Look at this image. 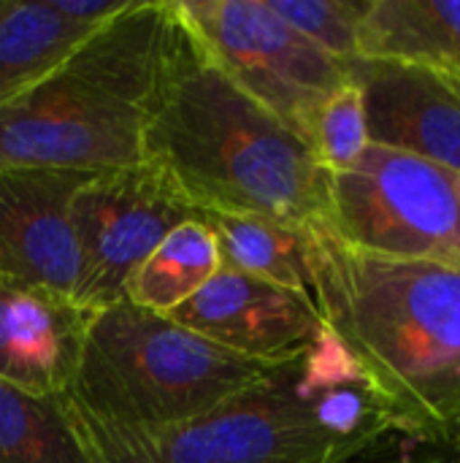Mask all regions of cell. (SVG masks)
I'll list each match as a JSON object with an SVG mask.
<instances>
[{
	"mask_svg": "<svg viewBox=\"0 0 460 463\" xmlns=\"http://www.w3.org/2000/svg\"><path fill=\"white\" fill-rule=\"evenodd\" d=\"M312 298L396 434L450 448L460 434V269L369 255L306 228Z\"/></svg>",
	"mask_w": 460,
	"mask_h": 463,
	"instance_id": "1",
	"label": "cell"
},
{
	"mask_svg": "<svg viewBox=\"0 0 460 463\" xmlns=\"http://www.w3.org/2000/svg\"><path fill=\"white\" fill-rule=\"evenodd\" d=\"M144 163L198 214L263 217L298 231L325 222L328 174L290 128L217 68L187 22L144 109Z\"/></svg>",
	"mask_w": 460,
	"mask_h": 463,
	"instance_id": "2",
	"label": "cell"
},
{
	"mask_svg": "<svg viewBox=\"0 0 460 463\" xmlns=\"http://www.w3.org/2000/svg\"><path fill=\"white\" fill-rule=\"evenodd\" d=\"M293 361L228 353L171 317L119 301L89 312L68 396L98 420L157 429L244 396Z\"/></svg>",
	"mask_w": 460,
	"mask_h": 463,
	"instance_id": "3",
	"label": "cell"
},
{
	"mask_svg": "<svg viewBox=\"0 0 460 463\" xmlns=\"http://www.w3.org/2000/svg\"><path fill=\"white\" fill-rule=\"evenodd\" d=\"M298 361L244 396L157 429L98 420L65 396L103 463H333L361 450L333 439L317 423L314 402L296 393Z\"/></svg>",
	"mask_w": 460,
	"mask_h": 463,
	"instance_id": "4",
	"label": "cell"
},
{
	"mask_svg": "<svg viewBox=\"0 0 460 463\" xmlns=\"http://www.w3.org/2000/svg\"><path fill=\"white\" fill-rule=\"evenodd\" d=\"M352 250L460 269V174L369 144L344 174H328L323 222Z\"/></svg>",
	"mask_w": 460,
	"mask_h": 463,
	"instance_id": "5",
	"label": "cell"
},
{
	"mask_svg": "<svg viewBox=\"0 0 460 463\" xmlns=\"http://www.w3.org/2000/svg\"><path fill=\"white\" fill-rule=\"evenodd\" d=\"M203 52L304 144L323 100L347 81V62L325 54L266 0H176Z\"/></svg>",
	"mask_w": 460,
	"mask_h": 463,
	"instance_id": "6",
	"label": "cell"
},
{
	"mask_svg": "<svg viewBox=\"0 0 460 463\" xmlns=\"http://www.w3.org/2000/svg\"><path fill=\"white\" fill-rule=\"evenodd\" d=\"M144 163V111L54 68L0 103V171H117Z\"/></svg>",
	"mask_w": 460,
	"mask_h": 463,
	"instance_id": "7",
	"label": "cell"
},
{
	"mask_svg": "<svg viewBox=\"0 0 460 463\" xmlns=\"http://www.w3.org/2000/svg\"><path fill=\"white\" fill-rule=\"evenodd\" d=\"M201 217L149 163L92 174L70 201L81 255L79 307L87 312L122 301L136 266L182 222Z\"/></svg>",
	"mask_w": 460,
	"mask_h": 463,
	"instance_id": "8",
	"label": "cell"
},
{
	"mask_svg": "<svg viewBox=\"0 0 460 463\" xmlns=\"http://www.w3.org/2000/svg\"><path fill=\"white\" fill-rule=\"evenodd\" d=\"M89 176L81 171H0V277L79 301L81 255L70 201Z\"/></svg>",
	"mask_w": 460,
	"mask_h": 463,
	"instance_id": "9",
	"label": "cell"
},
{
	"mask_svg": "<svg viewBox=\"0 0 460 463\" xmlns=\"http://www.w3.org/2000/svg\"><path fill=\"white\" fill-rule=\"evenodd\" d=\"M168 317L222 350L255 361H293L323 328L312 296L230 269H220Z\"/></svg>",
	"mask_w": 460,
	"mask_h": 463,
	"instance_id": "10",
	"label": "cell"
},
{
	"mask_svg": "<svg viewBox=\"0 0 460 463\" xmlns=\"http://www.w3.org/2000/svg\"><path fill=\"white\" fill-rule=\"evenodd\" d=\"M347 76L361 87L369 141L418 155L460 174V81L409 62L352 60Z\"/></svg>",
	"mask_w": 460,
	"mask_h": 463,
	"instance_id": "11",
	"label": "cell"
},
{
	"mask_svg": "<svg viewBox=\"0 0 460 463\" xmlns=\"http://www.w3.org/2000/svg\"><path fill=\"white\" fill-rule=\"evenodd\" d=\"M87 320L73 301L0 277V383L33 396L68 393Z\"/></svg>",
	"mask_w": 460,
	"mask_h": 463,
	"instance_id": "12",
	"label": "cell"
},
{
	"mask_svg": "<svg viewBox=\"0 0 460 463\" xmlns=\"http://www.w3.org/2000/svg\"><path fill=\"white\" fill-rule=\"evenodd\" d=\"M358 57L423 65L460 81V0H369Z\"/></svg>",
	"mask_w": 460,
	"mask_h": 463,
	"instance_id": "13",
	"label": "cell"
},
{
	"mask_svg": "<svg viewBox=\"0 0 460 463\" xmlns=\"http://www.w3.org/2000/svg\"><path fill=\"white\" fill-rule=\"evenodd\" d=\"M222 269L211 228L195 217L176 225L127 277L122 301L168 317Z\"/></svg>",
	"mask_w": 460,
	"mask_h": 463,
	"instance_id": "14",
	"label": "cell"
},
{
	"mask_svg": "<svg viewBox=\"0 0 460 463\" xmlns=\"http://www.w3.org/2000/svg\"><path fill=\"white\" fill-rule=\"evenodd\" d=\"M92 30L49 0H0V103L60 68Z\"/></svg>",
	"mask_w": 460,
	"mask_h": 463,
	"instance_id": "15",
	"label": "cell"
},
{
	"mask_svg": "<svg viewBox=\"0 0 460 463\" xmlns=\"http://www.w3.org/2000/svg\"><path fill=\"white\" fill-rule=\"evenodd\" d=\"M0 463H103L68 396H33L0 383Z\"/></svg>",
	"mask_w": 460,
	"mask_h": 463,
	"instance_id": "16",
	"label": "cell"
},
{
	"mask_svg": "<svg viewBox=\"0 0 460 463\" xmlns=\"http://www.w3.org/2000/svg\"><path fill=\"white\" fill-rule=\"evenodd\" d=\"M201 220L217 239L222 269L312 296L306 231L244 214H201Z\"/></svg>",
	"mask_w": 460,
	"mask_h": 463,
	"instance_id": "17",
	"label": "cell"
},
{
	"mask_svg": "<svg viewBox=\"0 0 460 463\" xmlns=\"http://www.w3.org/2000/svg\"><path fill=\"white\" fill-rule=\"evenodd\" d=\"M369 125L361 87L347 76L317 109L306 146L325 174L350 171L369 146Z\"/></svg>",
	"mask_w": 460,
	"mask_h": 463,
	"instance_id": "18",
	"label": "cell"
},
{
	"mask_svg": "<svg viewBox=\"0 0 460 463\" xmlns=\"http://www.w3.org/2000/svg\"><path fill=\"white\" fill-rule=\"evenodd\" d=\"M293 30L339 62L358 60V24L369 0H266Z\"/></svg>",
	"mask_w": 460,
	"mask_h": 463,
	"instance_id": "19",
	"label": "cell"
},
{
	"mask_svg": "<svg viewBox=\"0 0 460 463\" xmlns=\"http://www.w3.org/2000/svg\"><path fill=\"white\" fill-rule=\"evenodd\" d=\"M333 463H450V458L447 448L426 445L393 431Z\"/></svg>",
	"mask_w": 460,
	"mask_h": 463,
	"instance_id": "20",
	"label": "cell"
},
{
	"mask_svg": "<svg viewBox=\"0 0 460 463\" xmlns=\"http://www.w3.org/2000/svg\"><path fill=\"white\" fill-rule=\"evenodd\" d=\"M49 3L60 16L84 27H98L130 5V0H49Z\"/></svg>",
	"mask_w": 460,
	"mask_h": 463,
	"instance_id": "21",
	"label": "cell"
},
{
	"mask_svg": "<svg viewBox=\"0 0 460 463\" xmlns=\"http://www.w3.org/2000/svg\"><path fill=\"white\" fill-rule=\"evenodd\" d=\"M447 458H450V463H460V434L458 439L447 448Z\"/></svg>",
	"mask_w": 460,
	"mask_h": 463,
	"instance_id": "22",
	"label": "cell"
}]
</instances>
